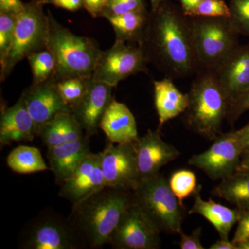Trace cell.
<instances>
[{
	"mask_svg": "<svg viewBox=\"0 0 249 249\" xmlns=\"http://www.w3.org/2000/svg\"><path fill=\"white\" fill-rule=\"evenodd\" d=\"M249 109V89L245 93L236 98L231 104L228 117L230 119H235L244 111Z\"/></svg>",
	"mask_w": 249,
	"mask_h": 249,
	"instance_id": "cell-36",
	"label": "cell"
},
{
	"mask_svg": "<svg viewBox=\"0 0 249 249\" xmlns=\"http://www.w3.org/2000/svg\"><path fill=\"white\" fill-rule=\"evenodd\" d=\"M34 77V83H40L50 79L55 68V60L48 49L31 53L27 57Z\"/></svg>",
	"mask_w": 249,
	"mask_h": 249,
	"instance_id": "cell-27",
	"label": "cell"
},
{
	"mask_svg": "<svg viewBox=\"0 0 249 249\" xmlns=\"http://www.w3.org/2000/svg\"><path fill=\"white\" fill-rule=\"evenodd\" d=\"M244 152L249 150V123L243 128L236 131Z\"/></svg>",
	"mask_w": 249,
	"mask_h": 249,
	"instance_id": "cell-40",
	"label": "cell"
},
{
	"mask_svg": "<svg viewBox=\"0 0 249 249\" xmlns=\"http://www.w3.org/2000/svg\"><path fill=\"white\" fill-rule=\"evenodd\" d=\"M100 128L112 143H129L139 138L137 121L132 111L125 104L114 98L101 119Z\"/></svg>",
	"mask_w": 249,
	"mask_h": 249,
	"instance_id": "cell-20",
	"label": "cell"
},
{
	"mask_svg": "<svg viewBox=\"0 0 249 249\" xmlns=\"http://www.w3.org/2000/svg\"><path fill=\"white\" fill-rule=\"evenodd\" d=\"M132 194L134 202L160 232H182L183 207L163 175L142 180Z\"/></svg>",
	"mask_w": 249,
	"mask_h": 249,
	"instance_id": "cell-5",
	"label": "cell"
},
{
	"mask_svg": "<svg viewBox=\"0 0 249 249\" xmlns=\"http://www.w3.org/2000/svg\"><path fill=\"white\" fill-rule=\"evenodd\" d=\"M83 7L93 18L102 16L109 0H82Z\"/></svg>",
	"mask_w": 249,
	"mask_h": 249,
	"instance_id": "cell-37",
	"label": "cell"
},
{
	"mask_svg": "<svg viewBox=\"0 0 249 249\" xmlns=\"http://www.w3.org/2000/svg\"><path fill=\"white\" fill-rule=\"evenodd\" d=\"M187 124L211 140L221 134L224 119L230 110V98L219 84L214 72L203 73L192 85L188 93Z\"/></svg>",
	"mask_w": 249,
	"mask_h": 249,
	"instance_id": "cell-4",
	"label": "cell"
},
{
	"mask_svg": "<svg viewBox=\"0 0 249 249\" xmlns=\"http://www.w3.org/2000/svg\"><path fill=\"white\" fill-rule=\"evenodd\" d=\"M200 191L201 187L198 186L194 193V204L188 213L202 216L213 226L221 239H229L231 230L238 222L240 210L230 209L211 199L204 200L201 198Z\"/></svg>",
	"mask_w": 249,
	"mask_h": 249,
	"instance_id": "cell-21",
	"label": "cell"
},
{
	"mask_svg": "<svg viewBox=\"0 0 249 249\" xmlns=\"http://www.w3.org/2000/svg\"><path fill=\"white\" fill-rule=\"evenodd\" d=\"M186 16L201 17L230 18V8L223 0H204Z\"/></svg>",
	"mask_w": 249,
	"mask_h": 249,
	"instance_id": "cell-32",
	"label": "cell"
},
{
	"mask_svg": "<svg viewBox=\"0 0 249 249\" xmlns=\"http://www.w3.org/2000/svg\"><path fill=\"white\" fill-rule=\"evenodd\" d=\"M206 151L192 156L188 164L202 170L214 181L224 179L235 173L243 153L235 132L221 134Z\"/></svg>",
	"mask_w": 249,
	"mask_h": 249,
	"instance_id": "cell-9",
	"label": "cell"
},
{
	"mask_svg": "<svg viewBox=\"0 0 249 249\" xmlns=\"http://www.w3.org/2000/svg\"><path fill=\"white\" fill-rule=\"evenodd\" d=\"M245 155L243 160H241L236 172L240 173H249V150L245 152Z\"/></svg>",
	"mask_w": 249,
	"mask_h": 249,
	"instance_id": "cell-43",
	"label": "cell"
},
{
	"mask_svg": "<svg viewBox=\"0 0 249 249\" xmlns=\"http://www.w3.org/2000/svg\"><path fill=\"white\" fill-rule=\"evenodd\" d=\"M6 163L13 171L18 174H31L49 169L40 150L27 145H19L14 149L8 155Z\"/></svg>",
	"mask_w": 249,
	"mask_h": 249,
	"instance_id": "cell-26",
	"label": "cell"
},
{
	"mask_svg": "<svg viewBox=\"0 0 249 249\" xmlns=\"http://www.w3.org/2000/svg\"><path fill=\"white\" fill-rule=\"evenodd\" d=\"M132 192L106 187L73 206L71 224L94 247L109 243L123 214L132 204Z\"/></svg>",
	"mask_w": 249,
	"mask_h": 249,
	"instance_id": "cell-2",
	"label": "cell"
},
{
	"mask_svg": "<svg viewBox=\"0 0 249 249\" xmlns=\"http://www.w3.org/2000/svg\"><path fill=\"white\" fill-rule=\"evenodd\" d=\"M206 18L190 25L199 63L214 70L237 48V32L230 18Z\"/></svg>",
	"mask_w": 249,
	"mask_h": 249,
	"instance_id": "cell-7",
	"label": "cell"
},
{
	"mask_svg": "<svg viewBox=\"0 0 249 249\" xmlns=\"http://www.w3.org/2000/svg\"><path fill=\"white\" fill-rule=\"evenodd\" d=\"M238 226L232 242L236 245L245 242L249 238V208L240 209Z\"/></svg>",
	"mask_w": 249,
	"mask_h": 249,
	"instance_id": "cell-34",
	"label": "cell"
},
{
	"mask_svg": "<svg viewBox=\"0 0 249 249\" xmlns=\"http://www.w3.org/2000/svg\"><path fill=\"white\" fill-rule=\"evenodd\" d=\"M21 0H0V11L17 15L24 7Z\"/></svg>",
	"mask_w": 249,
	"mask_h": 249,
	"instance_id": "cell-39",
	"label": "cell"
},
{
	"mask_svg": "<svg viewBox=\"0 0 249 249\" xmlns=\"http://www.w3.org/2000/svg\"><path fill=\"white\" fill-rule=\"evenodd\" d=\"M34 123L36 135L42 126L59 114L71 111L64 103L55 80L50 78L40 83H33L22 95Z\"/></svg>",
	"mask_w": 249,
	"mask_h": 249,
	"instance_id": "cell-14",
	"label": "cell"
},
{
	"mask_svg": "<svg viewBox=\"0 0 249 249\" xmlns=\"http://www.w3.org/2000/svg\"><path fill=\"white\" fill-rule=\"evenodd\" d=\"M43 5L42 0H32L16 15L14 40L1 66V80L9 76L22 59L47 49L49 18L44 13Z\"/></svg>",
	"mask_w": 249,
	"mask_h": 249,
	"instance_id": "cell-6",
	"label": "cell"
},
{
	"mask_svg": "<svg viewBox=\"0 0 249 249\" xmlns=\"http://www.w3.org/2000/svg\"><path fill=\"white\" fill-rule=\"evenodd\" d=\"M149 61L142 45L116 40L110 49L101 52L91 79L114 88L129 76L144 71Z\"/></svg>",
	"mask_w": 249,
	"mask_h": 249,
	"instance_id": "cell-8",
	"label": "cell"
},
{
	"mask_svg": "<svg viewBox=\"0 0 249 249\" xmlns=\"http://www.w3.org/2000/svg\"><path fill=\"white\" fill-rule=\"evenodd\" d=\"M160 0H151L152 7H153L154 9H157V6H158L159 4H160Z\"/></svg>",
	"mask_w": 249,
	"mask_h": 249,
	"instance_id": "cell-45",
	"label": "cell"
},
{
	"mask_svg": "<svg viewBox=\"0 0 249 249\" xmlns=\"http://www.w3.org/2000/svg\"><path fill=\"white\" fill-rule=\"evenodd\" d=\"M112 89L110 85L89 78L85 96L72 108V114L88 137L97 133L101 119L112 101Z\"/></svg>",
	"mask_w": 249,
	"mask_h": 249,
	"instance_id": "cell-15",
	"label": "cell"
},
{
	"mask_svg": "<svg viewBox=\"0 0 249 249\" xmlns=\"http://www.w3.org/2000/svg\"><path fill=\"white\" fill-rule=\"evenodd\" d=\"M42 4H52L57 8L70 11H76L83 7L82 0H42Z\"/></svg>",
	"mask_w": 249,
	"mask_h": 249,
	"instance_id": "cell-38",
	"label": "cell"
},
{
	"mask_svg": "<svg viewBox=\"0 0 249 249\" xmlns=\"http://www.w3.org/2000/svg\"><path fill=\"white\" fill-rule=\"evenodd\" d=\"M214 196L238 206L249 208V173L235 172L224 178L213 191Z\"/></svg>",
	"mask_w": 249,
	"mask_h": 249,
	"instance_id": "cell-25",
	"label": "cell"
},
{
	"mask_svg": "<svg viewBox=\"0 0 249 249\" xmlns=\"http://www.w3.org/2000/svg\"><path fill=\"white\" fill-rule=\"evenodd\" d=\"M214 73L231 103L249 89V45L239 47L217 68Z\"/></svg>",
	"mask_w": 249,
	"mask_h": 249,
	"instance_id": "cell-17",
	"label": "cell"
},
{
	"mask_svg": "<svg viewBox=\"0 0 249 249\" xmlns=\"http://www.w3.org/2000/svg\"><path fill=\"white\" fill-rule=\"evenodd\" d=\"M160 231L132 200L123 214L109 243L120 249L160 248Z\"/></svg>",
	"mask_w": 249,
	"mask_h": 249,
	"instance_id": "cell-11",
	"label": "cell"
},
{
	"mask_svg": "<svg viewBox=\"0 0 249 249\" xmlns=\"http://www.w3.org/2000/svg\"><path fill=\"white\" fill-rule=\"evenodd\" d=\"M230 20L237 33L249 36V0H231Z\"/></svg>",
	"mask_w": 249,
	"mask_h": 249,
	"instance_id": "cell-31",
	"label": "cell"
},
{
	"mask_svg": "<svg viewBox=\"0 0 249 249\" xmlns=\"http://www.w3.org/2000/svg\"><path fill=\"white\" fill-rule=\"evenodd\" d=\"M237 246L238 249H249V238Z\"/></svg>",
	"mask_w": 249,
	"mask_h": 249,
	"instance_id": "cell-44",
	"label": "cell"
},
{
	"mask_svg": "<svg viewBox=\"0 0 249 249\" xmlns=\"http://www.w3.org/2000/svg\"><path fill=\"white\" fill-rule=\"evenodd\" d=\"M16 15L0 11V65H3L14 40Z\"/></svg>",
	"mask_w": 249,
	"mask_h": 249,
	"instance_id": "cell-30",
	"label": "cell"
},
{
	"mask_svg": "<svg viewBox=\"0 0 249 249\" xmlns=\"http://www.w3.org/2000/svg\"><path fill=\"white\" fill-rule=\"evenodd\" d=\"M135 148L141 181L160 173L162 167L181 155L176 147L161 139L159 130L149 129L135 142Z\"/></svg>",
	"mask_w": 249,
	"mask_h": 249,
	"instance_id": "cell-16",
	"label": "cell"
},
{
	"mask_svg": "<svg viewBox=\"0 0 249 249\" xmlns=\"http://www.w3.org/2000/svg\"><path fill=\"white\" fill-rule=\"evenodd\" d=\"M154 89L160 127L186 111L189 105L188 95L181 93L170 78L155 80Z\"/></svg>",
	"mask_w": 249,
	"mask_h": 249,
	"instance_id": "cell-22",
	"label": "cell"
},
{
	"mask_svg": "<svg viewBox=\"0 0 249 249\" xmlns=\"http://www.w3.org/2000/svg\"><path fill=\"white\" fill-rule=\"evenodd\" d=\"M89 79L71 78L55 81L60 97L71 110L85 96L88 90Z\"/></svg>",
	"mask_w": 249,
	"mask_h": 249,
	"instance_id": "cell-28",
	"label": "cell"
},
{
	"mask_svg": "<svg viewBox=\"0 0 249 249\" xmlns=\"http://www.w3.org/2000/svg\"><path fill=\"white\" fill-rule=\"evenodd\" d=\"M90 152L88 136L75 142L47 147L49 168L55 175L57 184L61 186L71 178L77 167Z\"/></svg>",
	"mask_w": 249,
	"mask_h": 249,
	"instance_id": "cell-18",
	"label": "cell"
},
{
	"mask_svg": "<svg viewBox=\"0 0 249 249\" xmlns=\"http://www.w3.org/2000/svg\"><path fill=\"white\" fill-rule=\"evenodd\" d=\"M144 10L142 0H109L102 16H115Z\"/></svg>",
	"mask_w": 249,
	"mask_h": 249,
	"instance_id": "cell-33",
	"label": "cell"
},
{
	"mask_svg": "<svg viewBox=\"0 0 249 249\" xmlns=\"http://www.w3.org/2000/svg\"><path fill=\"white\" fill-rule=\"evenodd\" d=\"M47 49L53 54L55 68L52 79L91 78L102 51L97 42L73 34L48 14Z\"/></svg>",
	"mask_w": 249,
	"mask_h": 249,
	"instance_id": "cell-3",
	"label": "cell"
},
{
	"mask_svg": "<svg viewBox=\"0 0 249 249\" xmlns=\"http://www.w3.org/2000/svg\"><path fill=\"white\" fill-rule=\"evenodd\" d=\"M78 232L71 223L55 217L37 219L26 233L23 244L29 249H74Z\"/></svg>",
	"mask_w": 249,
	"mask_h": 249,
	"instance_id": "cell-12",
	"label": "cell"
},
{
	"mask_svg": "<svg viewBox=\"0 0 249 249\" xmlns=\"http://www.w3.org/2000/svg\"><path fill=\"white\" fill-rule=\"evenodd\" d=\"M204 0H181L183 9H184L185 14L188 15L193 10L199 6Z\"/></svg>",
	"mask_w": 249,
	"mask_h": 249,
	"instance_id": "cell-42",
	"label": "cell"
},
{
	"mask_svg": "<svg viewBox=\"0 0 249 249\" xmlns=\"http://www.w3.org/2000/svg\"><path fill=\"white\" fill-rule=\"evenodd\" d=\"M106 187L101 153L90 152L78 165L71 178L62 185L59 196L76 206Z\"/></svg>",
	"mask_w": 249,
	"mask_h": 249,
	"instance_id": "cell-13",
	"label": "cell"
},
{
	"mask_svg": "<svg viewBox=\"0 0 249 249\" xmlns=\"http://www.w3.org/2000/svg\"><path fill=\"white\" fill-rule=\"evenodd\" d=\"M141 45L149 60L153 57L174 76H187L199 62L190 22L168 9L147 22Z\"/></svg>",
	"mask_w": 249,
	"mask_h": 249,
	"instance_id": "cell-1",
	"label": "cell"
},
{
	"mask_svg": "<svg viewBox=\"0 0 249 249\" xmlns=\"http://www.w3.org/2000/svg\"><path fill=\"white\" fill-rule=\"evenodd\" d=\"M110 22L116 36V40L137 42L142 45L147 20L144 10L131 11L115 16H104Z\"/></svg>",
	"mask_w": 249,
	"mask_h": 249,
	"instance_id": "cell-24",
	"label": "cell"
},
{
	"mask_svg": "<svg viewBox=\"0 0 249 249\" xmlns=\"http://www.w3.org/2000/svg\"><path fill=\"white\" fill-rule=\"evenodd\" d=\"M168 181L172 191L183 208L184 199L194 194L198 188L196 175L191 170L183 169L175 172Z\"/></svg>",
	"mask_w": 249,
	"mask_h": 249,
	"instance_id": "cell-29",
	"label": "cell"
},
{
	"mask_svg": "<svg viewBox=\"0 0 249 249\" xmlns=\"http://www.w3.org/2000/svg\"><path fill=\"white\" fill-rule=\"evenodd\" d=\"M209 249H238L237 246L229 239H221L213 244Z\"/></svg>",
	"mask_w": 249,
	"mask_h": 249,
	"instance_id": "cell-41",
	"label": "cell"
},
{
	"mask_svg": "<svg viewBox=\"0 0 249 249\" xmlns=\"http://www.w3.org/2000/svg\"><path fill=\"white\" fill-rule=\"evenodd\" d=\"M100 153L106 187L133 192L141 181L135 142H109Z\"/></svg>",
	"mask_w": 249,
	"mask_h": 249,
	"instance_id": "cell-10",
	"label": "cell"
},
{
	"mask_svg": "<svg viewBox=\"0 0 249 249\" xmlns=\"http://www.w3.org/2000/svg\"><path fill=\"white\" fill-rule=\"evenodd\" d=\"M36 135L35 123L21 96L14 106L1 111L0 144L3 147L14 142H32Z\"/></svg>",
	"mask_w": 249,
	"mask_h": 249,
	"instance_id": "cell-19",
	"label": "cell"
},
{
	"mask_svg": "<svg viewBox=\"0 0 249 249\" xmlns=\"http://www.w3.org/2000/svg\"><path fill=\"white\" fill-rule=\"evenodd\" d=\"M201 229H196L191 235H186L183 231L179 234V247L181 249H204L200 240Z\"/></svg>",
	"mask_w": 249,
	"mask_h": 249,
	"instance_id": "cell-35",
	"label": "cell"
},
{
	"mask_svg": "<svg viewBox=\"0 0 249 249\" xmlns=\"http://www.w3.org/2000/svg\"><path fill=\"white\" fill-rule=\"evenodd\" d=\"M83 131L71 111H69L59 114L42 126L37 136L49 147L79 140L85 137Z\"/></svg>",
	"mask_w": 249,
	"mask_h": 249,
	"instance_id": "cell-23",
	"label": "cell"
}]
</instances>
